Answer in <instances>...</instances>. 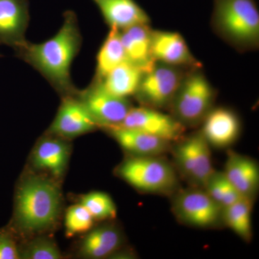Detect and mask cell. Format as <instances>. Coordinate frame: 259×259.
I'll list each match as a JSON object with an SVG mask.
<instances>
[{"mask_svg": "<svg viewBox=\"0 0 259 259\" xmlns=\"http://www.w3.org/2000/svg\"><path fill=\"white\" fill-rule=\"evenodd\" d=\"M82 45L74 12L64 13V23L54 36L41 44L27 42L15 56L38 71L61 97L79 93L71 81V66Z\"/></svg>", "mask_w": 259, "mask_h": 259, "instance_id": "obj_1", "label": "cell"}, {"mask_svg": "<svg viewBox=\"0 0 259 259\" xmlns=\"http://www.w3.org/2000/svg\"><path fill=\"white\" fill-rule=\"evenodd\" d=\"M61 202V191L53 181L29 177L21 182L15 195V224L28 233L47 231L57 221Z\"/></svg>", "mask_w": 259, "mask_h": 259, "instance_id": "obj_2", "label": "cell"}, {"mask_svg": "<svg viewBox=\"0 0 259 259\" xmlns=\"http://www.w3.org/2000/svg\"><path fill=\"white\" fill-rule=\"evenodd\" d=\"M214 31L239 51L256 49L259 42V12L255 0H214Z\"/></svg>", "mask_w": 259, "mask_h": 259, "instance_id": "obj_3", "label": "cell"}, {"mask_svg": "<svg viewBox=\"0 0 259 259\" xmlns=\"http://www.w3.org/2000/svg\"><path fill=\"white\" fill-rule=\"evenodd\" d=\"M215 91L199 68L186 73L171 102L174 117L183 125H194L212 110Z\"/></svg>", "mask_w": 259, "mask_h": 259, "instance_id": "obj_4", "label": "cell"}, {"mask_svg": "<svg viewBox=\"0 0 259 259\" xmlns=\"http://www.w3.org/2000/svg\"><path fill=\"white\" fill-rule=\"evenodd\" d=\"M119 176L141 192L162 193L176 187L177 178L171 165L156 156H135L119 166Z\"/></svg>", "mask_w": 259, "mask_h": 259, "instance_id": "obj_5", "label": "cell"}, {"mask_svg": "<svg viewBox=\"0 0 259 259\" xmlns=\"http://www.w3.org/2000/svg\"><path fill=\"white\" fill-rule=\"evenodd\" d=\"M182 69L156 62L143 75L135 95L146 107L158 109L171 105L186 74Z\"/></svg>", "mask_w": 259, "mask_h": 259, "instance_id": "obj_6", "label": "cell"}, {"mask_svg": "<svg viewBox=\"0 0 259 259\" xmlns=\"http://www.w3.org/2000/svg\"><path fill=\"white\" fill-rule=\"evenodd\" d=\"M78 95L99 127L105 129L120 125L133 107L128 99L109 93L96 79Z\"/></svg>", "mask_w": 259, "mask_h": 259, "instance_id": "obj_7", "label": "cell"}, {"mask_svg": "<svg viewBox=\"0 0 259 259\" xmlns=\"http://www.w3.org/2000/svg\"><path fill=\"white\" fill-rule=\"evenodd\" d=\"M78 95L62 97L57 114L49 129L53 136L72 139L98 128L96 121Z\"/></svg>", "mask_w": 259, "mask_h": 259, "instance_id": "obj_8", "label": "cell"}, {"mask_svg": "<svg viewBox=\"0 0 259 259\" xmlns=\"http://www.w3.org/2000/svg\"><path fill=\"white\" fill-rule=\"evenodd\" d=\"M118 126L142 131L168 142L180 139L185 128L175 117L146 106L132 107Z\"/></svg>", "mask_w": 259, "mask_h": 259, "instance_id": "obj_9", "label": "cell"}, {"mask_svg": "<svg viewBox=\"0 0 259 259\" xmlns=\"http://www.w3.org/2000/svg\"><path fill=\"white\" fill-rule=\"evenodd\" d=\"M223 207L205 190H191L182 192L175 202L177 215L190 226L207 228L219 221Z\"/></svg>", "mask_w": 259, "mask_h": 259, "instance_id": "obj_10", "label": "cell"}, {"mask_svg": "<svg viewBox=\"0 0 259 259\" xmlns=\"http://www.w3.org/2000/svg\"><path fill=\"white\" fill-rule=\"evenodd\" d=\"M29 21V0H0V45L15 52L25 45Z\"/></svg>", "mask_w": 259, "mask_h": 259, "instance_id": "obj_11", "label": "cell"}, {"mask_svg": "<svg viewBox=\"0 0 259 259\" xmlns=\"http://www.w3.org/2000/svg\"><path fill=\"white\" fill-rule=\"evenodd\" d=\"M151 51L156 62L180 68L200 67L185 38L177 32L152 30Z\"/></svg>", "mask_w": 259, "mask_h": 259, "instance_id": "obj_12", "label": "cell"}, {"mask_svg": "<svg viewBox=\"0 0 259 259\" xmlns=\"http://www.w3.org/2000/svg\"><path fill=\"white\" fill-rule=\"evenodd\" d=\"M202 134L214 147L224 148L236 141L241 123L234 112L224 107L212 109L203 120Z\"/></svg>", "mask_w": 259, "mask_h": 259, "instance_id": "obj_13", "label": "cell"}, {"mask_svg": "<svg viewBox=\"0 0 259 259\" xmlns=\"http://www.w3.org/2000/svg\"><path fill=\"white\" fill-rule=\"evenodd\" d=\"M110 28L122 30L137 25H149L151 19L136 0H92Z\"/></svg>", "mask_w": 259, "mask_h": 259, "instance_id": "obj_14", "label": "cell"}, {"mask_svg": "<svg viewBox=\"0 0 259 259\" xmlns=\"http://www.w3.org/2000/svg\"><path fill=\"white\" fill-rule=\"evenodd\" d=\"M151 32L149 25H134L120 30L126 59L144 73L156 64L151 51Z\"/></svg>", "mask_w": 259, "mask_h": 259, "instance_id": "obj_15", "label": "cell"}, {"mask_svg": "<svg viewBox=\"0 0 259 259\" xmlns=\"http://www.w3.org/2000/svg\"><path fill=\"white\" fill-rule=\"evenodd\" d=\"M121 147L135 156H158L168 147L165 141L137 130L121 126L106 128Z\"/></svg>", "mask_w": 259, "mask_h": 259, "instance_id": "obj_16", "label": "cell"}, {"mask_svg": "<svg viewBox=\"0 0 259 259\" xmlns=\"http://www.w3.org/2000/svg\"><path fill=\"white\" fill-rule=\"evenodd\" d=\"M223 174L243 197L251 198L258 189V166L250 158L232 152L227 160Z\"/></svg>", "mask_w": 259, "mask_h": 259, "instance_id": "obj_17", "label": "cell"}, {"mask_svg": "<svg viewBox=\"0 0 259 259\" xmlns=\"http://www.w3.org/2000/svg\"><path fill=\"white\" fill-rule=\"evenodd\" d=\"M69 158L68 145L58 138H45L39 141L32 156L34 166L53 176L64 175Z\"/></svg>", "mask_w": 259, "mask_h": 259, "instance_id": "obj_18", "label": "cell"}, {"mask_svg": "<svg viewBox=\"0 0 259 259\" xmlns=\"http://www.w3.org/2000/svg\"><path fill=\"white\" fill-rule=\"evenodd\" d=\"M144 74L137 66L126 61L98 81L109 93L127 99L137 93Z\"/></svg>", "mask_w": 259, "mask_h": 259, "instance_id": "obj_19", "label": "cell"}, {"mask_svg": "<svg viewBox=\"0 0 259 259\" xmlns=\"http://www.w3.org/2000/svg\"><path fill=\"white\" fill-rule=\"evenodd\" d=\"M80 252L89 258H102L115 251L121 243L120 233L111 226H102L89 231Z\"/></svg>", "mask_w": 259, "mask_h": 259, "instance_id": "obj_20", "label": "cell"}, {"mask_svg": "<svg viewBox=\"0 0 259 259\" xmlns=\"http://www.w3.org/2000/svg\"><path fill=\"white\" fill-rule=\"evenodd\" d=\"M127 61L120 30L110 28L97 55L96 74L94 79L101 80L110 71Z\"/></svg>", "mask_w": 259, "mask_h": 259, "instance_id": "obj_21", "label": "cell"}, {"mask_svg": "<svg viewBox=\"0 0 259 259\" xmlns=\"http://www.w3.org/2000/svg\"><path fill=\"white\" fill-rule=\"evenodd\" d=\"M251 198L242 197L236 202L223 208L227 226L245 241L252 237Z\"/></svg>", "mask_w": 259, "mask_h": 259, "instance_id": "obj_22", "label": "cell"}, {"mask_svg": "<svg viewBox=\"0 0 259 259\" xmlns=\"http://www.w3.org/2000/svg\"><path fill=\"white\" fill-rule=\"evenodd\" d=\"M195 142V167L192 182L204 187L207 181L215 172L213 168L209 144L202 133L194 135Z\"/></svg>", "mask_w": 259, "mask_h": 259, "instance_id": "obj_23", "label": "cell"}, {"mask_svg": "<svg viewBox=\"0 0 259 259\" xmlns=\"http://www.w3.org/2000/svg\"><path fill=\"white\" fill-rule=\"evenodd\" d=\"M80 204L88 209L95 220L112 219L117 214L115 202L105 192H90L81 197Z\"/></svg>", "mask_w": 259, "mask_h": 259, "instance_id": "obj_24", "label": "cell"}, {"mask_svg": "<svg viewBox=\"0 0 259 259\" xmlns=\"http://www.w3.org/2000/svg\"><path fill=\"white\" fill-rule=\"evenodd\" d=\"M94 219L88 209L81 204L71 206L65 216V228L68 236L72 237L88 233L93 228Z\"/></svg>", "mask_w": 259, "mask_h": 259, "instance_id": "obj_25", "label": "cell"}, {"mask_svg": "<svg viewBox=\"0 0 259 259\" xmlns=\"http://www.w3.org/2000/svg\"><path fill=\"white\" fill-rule=\"evenodd\" d=\"M61 256L59 247L48 238H35L20 251V258L59 259Z\"/></svg>", "mask_w": 259, "mask_h": 259, "instance_id": "obj_26", "label": "cell"}, {"mask_svg": "<svg viewBox=\"0 0 259 259\" xmlns=\"http://www.w3.org/2000/svg\"><path fill=\"white\" fill-rule=\"evenodd\" d=\"M175 153V159L181 171L192 182L195 167L194 136L179 144Z\"/></svg>", "mask_w": 259, "mask_h": 259, "instance_id": "obj_27", "label": "cell"}, {"mask_svg": "<svg viewBox=\"0 0 259 259\" xmlns=\"http://www.w3.org/2000/svg\"><path fill=\"white\" fill-rule=\"evenodd\" d=\"M20 258V251L11 233L6 230L0 231V259Z\"/></svg>", "mask_w": 259, "mask_h": 259, "instance_id": "obj_28", "label": "cell"}, {"mask_svg": "<svg viewBox=\"0 0 259 259\" xmlns=\"http://www.w3.org/2000/svg\"></svg>", "mask_w": 259, "mask_h": 259, "instance_id": "obj_29", "label": "cell"}]
</instances>
